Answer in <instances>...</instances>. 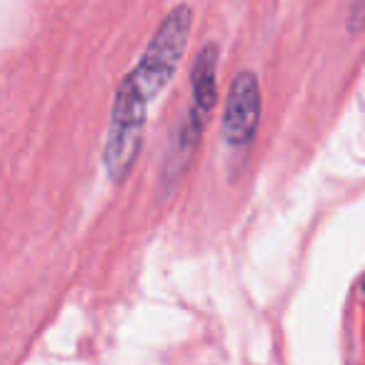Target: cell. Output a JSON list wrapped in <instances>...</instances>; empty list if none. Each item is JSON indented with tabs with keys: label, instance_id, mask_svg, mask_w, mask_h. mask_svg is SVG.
Listing matches in <instances>:
<instances>
[{
	"label": "cell",
	"instance_id": "obj_4",
	"mask_svg": "<svg viewBox=\"0 0 365 365\" xmlns=\"http://www.w3.org/2000/svg\"><path fill=\"white\" fill-rule=\"evenodd\" d=\"M260 110H263V98H260L258 76L250 71L238 73L225 98L223 140L230 148H248L258 133Z\"/></svg>",
	"mask_w": 365,
	"mask_h": 365
},
{
	"label": "cell",
	"instance_id": "obj_1",
	"mask_svg": "<svg viewBox=\"0 0 365 365\" xmlns=\"http://www.w3.org/2000/svg\"><path fill=\"white\" fill-rule=\"evenodd\" d=\"M190 31H193V8L188 3H178L160 21L133 71L123 76L145 103L155 101L178 73L188 48Z\"/></svg>",
	"mask_w": 365,
	"mask_h": 365
},
{
	"label": "cell",
	"instance_id": "obj_3",
	"mask_svg": "<svg viewBox=\"0 0 365 365\" xmlns=\"http://www.w3.org/2000/svg\"><path fill=\"white\" fill-rule=\"evenodd\" d=\"M148 103L138 96V91L123 78L113 101L110 120H108L106 150H103V165L113 182H120L128 178L133 163L143 145L145 133Z\"/></svg>",
	"mask_w": 365,
	"mask_h": 365
},
{
	"label": "cell",
	"instance_id": "obj_2",
	"mask_svg": "<svg viewBox=\"0 0 365 365\" xmlns=\"http://www.w3.org/2000/svg\"><path fill=\"white\" fill-rule=\"evenodd\" d=\"M218 43H208L195 56V63L190 68V108L185 113L180 133H178L175 148H173L175 163L163 168V178H170L173 173H175V178L180 175L182 168L188 165V158L198 148L203 128L208 125L210 113H213L215 103H218Z\"/></svg>",
	"mask_w": 365,
	"mask_h": 365
}]
</instances>
